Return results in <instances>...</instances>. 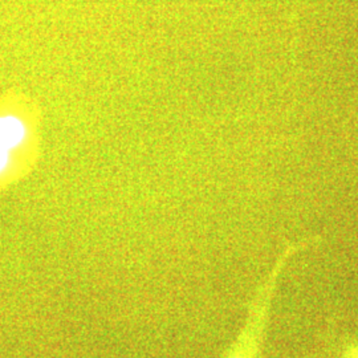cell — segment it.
<instances>
[{
    "mask_svg": "<svg viewBox=\"0 0 358 358\" xmlns=\"http://www.w3.org/2000/svg\"><path fill=\"white\" fill-rule=\"evenodd\" d=\"M43 110L26 90L0 92V194L26 180L43 154Z\"/></svg>",
    "mask_w": 358,
    "mask_h": 358,
    "instance_id": "cell-1",
    "label": "cell"
}]
</instances>
